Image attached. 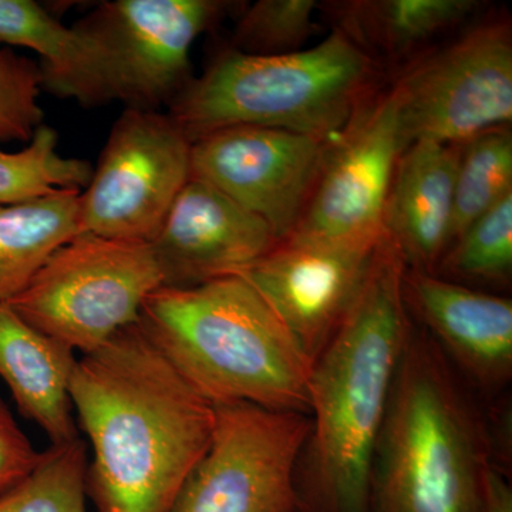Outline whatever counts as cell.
Masks as SVG:
<instances>
[{"label":"cell","instance_id":"obj_1","mask_svg":"<svg viewBox=\"0 0 512 512\" xmlns=\"http://www.w3.org/2000/svg\"><path fill=\"white\" fill-rule=\"evenodd\" d=\"M70 402L90 444L97 512H170L214 436V404L136 322L79 357Z\"/></svg>","mask_w":512,"mask_h":512},{"label":"cell","instance_id":"obj_2","mask_svg":"<svg viewBox=\"0 0 512 512\" xmlns=\"http://www.w3.org/2000/svg\"><path fill=\"white\" fill-rule=\"evenodd\" d=\"M407 264L386 232L362 288L312 365L308 481L320 512H367L377 439L412 333Z\"/></svg>","mask_w":512,"mask_h":512},{"label":"cell","instance_id":"obj_3","mask_svg":"<svg viewBox=\"0 0 512 512\" xmlns=\"http://www.w3.org/2000/svg\"><path fill=\"white\" fill-rule=\"evenodd\" d=\"M138 323L214 406L247 403L309 416L313 362L242 276L161 286L144 302Z\"/></svg>","mask_w":512,"mask_h":512},{"label":"cell","instance_id":"obj_4","mask_svg":"<svg viewBox=\"0 0 512 512\" xmlns=\"http://www.w3.org/2000/svg\"><path fill=\"white\" fill-rule=\"evenodd\" d=\"M484 420L439 346L413 326L377 439L375 512H485Z\"/></svg>","mask_w":512,"mask_h":512},{"label":"cell","instance_id":"obj_5","mask_svg":"<svg viewBox=\"0 0 512 512\" xmlns=\"http://www.w3.org/2000/svg\"><path fill=\"white\" fill-rule=\"evenodd\" d=\"M379 66L336 28L286 55L222 53L181 90L168 116L191 143L222 128H279L336 140L376 96Z\"/></svg>","mask_w":512,"mask_h":512},{"label":"cell","instance_id":"obj_6","mask_svg":"<svg viewBox=\"0 0 512 512\" xmlns=\"http://www.w3.org/2000/svg\"><path fill=\"white\" fill-rule=\"evenodd\" d=\"M161 286L150 242L82 232L9 303L33 328L86 355L138 322L144 302Z\"/></svg>","mask_w":512,"mask_h":512},{"label":"cell","instance_id":"obj_7","mask_svg":"<svg viewBox=\"0 0 512 512\" xmlns=\"http://www.w3.org/2000/svg\"><path fill=\"white\" fill-rule=\"evenodd\" d=\"M407 146H464L512 120V36L491 20L421 57L390 87Z\"/></svg>","mask_w":512,"mask_h":512},{"label":"cell","instance_id":"obj_8","mask_svg":"<svg viewBox=\"0 0 512 512\" xmlns=\"http://www.w3.org/2000/svg\"><path fill=\"white\" fill-rule=\"evenodd\" d=\"M214 436L170 512H293L308 414L215 406Z\"/></svg>","mask_w":512,"mask_h":512},{"label":"cell","instance_id":"obj_9","mask_svg":"<svg viewBox=\"0 0 512 512\" xmlns=\"http://www.w3.org/2000/svg\"><path fill=\"white\" fill-rule=\"evenodd\" d=\"M191 147L168 114L127 107L80 194V234L151 242L191 180Z\"/></svg>","mask_w":512,"mask_h":512},{"label":"cell","instance_id":"obj_10","mask_svg":"<svg viewBox=\"0 0 512 512\" xmlns=\"http://www.w3.org/2000/svg\"><path fill=\"white\" fill-rule=\"evenodd\" d=\"M406 147L393 90L376 94L333 141L311 198L288 237L377 244L384 235L394 171Z\"/></svg>","mask_w":512,"mask_h":512},{"label":"cell","instance_id":"obj_11","mask_svg":"<svg viewBox=\"0 0 512 512\" xmlns=\"http://www.w3.org/2000/svg\"><path fill=\"white\" fill-rule=\"evenodd\" d=\"M333 141L279 128H222L192 143L191 178L264 220L281 241L298 224Z\"/></svg>","mask_w":512,"mask_h":512},{"label":"cell","instance_id":"obj_12","mask_svg":"<svg viewBox=\"0 0 512 512\" xmlns=\"http://www.w3.org/2000/svg\"><path fill=\"white\" fill-rule=\"evenodd\" d=\"M379 242L333 244L288 237L239 276L254 286L315 362L362 288Z\"/></svg>","mask_w":512,"mask_h":512},{"label":"cell","instance_id":"obj_13","mask_svg":"<svg viewBox=\"0 0 512 512\" xmlns=\"http://www.w3.org/2000/svg\"><path fill=\"white\" fill-rule=\"evenodd\" d=\"M214 0H116L87 20L120 64L123 101L157 110L190 83L192 43L218 18Z\"/></svg>","mask_w":512,"mask_h":512},{"label":"cell","instance_id":"obj_14","mask_svg":"<svg viewBox=\"0 0 512 512\" xmlns=\"http://www.w3.org/2000/svg\"><path fill=\"white\" fill-rule=\"evenodd\" d=\"M278 242L264 220L191 178L150 245L163 286L192 288L244 274Z\"/></svg>","mask_w":512,"mask_h":512},{"label":"cell","instance_id":"obj_15","mask_svg":"<svg viewBox=\"0 0 512 512\" xmlns=\"http://www.w3.org/2000/svg\"><path fill=\"white\" fill-rule=\"evenodd\" d=\"M404 298L458 375L495 394L512 376V302L407 268Z\"/></svg>","mask_w":512,"mask_h":512},{"label":"cell","instance_id":"obj_16","mask_svg":"<svg viewBox=\"0 0 512 512\" xmlns=\"http://www.w3.org/2000/svg\"><path fill=\"white\" fill-rule=\"evenodd\" d=\"M0 43L36 52L56 96L86 107L123 101L119 60L89 22L69 28L32 0H0Z\"/></svg>","mask_w":512,"mask_h":512},{"label":"cell","instance_id":"obj_17","mask_svg":"<svg viewBox=\"0 0 512 512\" xmlns=\"http://www.w3.org/2000/svg\"><path fill=\"white\" fill-rule=\"evenodd\" d=\"M461 146L414 141L397 161L383 227L407 268L436 274L451 242Z\"/></svg>","mask_w":512,"mask_h":512},{"label":"cell","instance_id":"obj_18","mask_svg":"<svg viewBox=\"0 0 512 512\" xmlns=\"http://www.w3.org/2000/svg\"><path fill=\"white\" fill-rule=\"evenodd\" d=\"M77 357L0 302V377L18 409L50 444L79 439L69 386Z\"/></svg>","mask_w":512,"mask_h":512},{"label":"cell","instance_id":"obj_19","mask_svg":"<svg viewBox=\"0 0 512 512\" xmlns=\"http://www.w3.org/2000/svg\"><path fill=\"white\" fill-rule=\"evenodd\" d=\"M80 194L67 188L0 204V302L16 298L47 259L80 234Z\"/></svg>","mask_w":512,"mask_h":512},{"label":"cell","instance_id":"obj_20","mask_svg":"<svg viewBox=\"0 0 512 512\" xmlns=\"http://www.w3.org/2000/svg\"><path fill=\"white\" fill-rule=\"evenodd\" d=\"M343 30L367 55L404 57L456 29L476 0H355L332 6Z\"/></svg>","mask_w":512,"mask_h":512},{"label":"cell","instance_id":"obj_21","mask_svg":"<svg viewBox=\"0 0 512 512\" xmlns=\"http://www.w3.org/2000/svg\"><path fill=\"white\" fill-rule=\"evenodd\" d=\"M510 194H512L510 128L491 131L461 146L456 178H454L450 247L470 225Z\"/></svg>","mask_w":512,"mask_h":512},{"label":"cell","instance_id":"obj_22","mask_svg":"<svg viewBox=\"0 0 512 512\" xmlns=\"http://www.w3.org/2000/svg\"><path fill=\"white\" fill-rule=\"evenodd\" d=\"M55 128L42 124L28 146L15 153L0 148V204H19L57 190H82L92 178L89 161L63 157Z\"/></svg>","mask_w":512,"mask_h":512},{"label":"cell","instance_id":"obj_23","mask_svg":"<svg viewBox=\"0 0 512 512\" xmlns=\"http://www.w3.org/2000/svg\"><path fill=\"white\" fill-rule=\"evenodd\" d=\"M87 446L50 444L28 477L0 494V512H87Z\"/></svg>","mask_w":512,"mask_h":512},{"label":"cell","instance_id":"obj_24","mask_svg":"<svg viewBox=\"0 0 512 512\" xmlns=\"http://www.w3.org/2000/svg\"><path fill=\"white\" fill-rule=\"evenodd\" d=\"M511 274L512 194L454 241L434 275L457 284L507 285Z\"/></svg>","mask_w":512,"mask_h":512},{"label":"cell","instance_id":"obj_25","mask_svg":"<svg viewBox=\"0 0 512 512\" xmlns=\"http://www.w3.org/2000/svg\"><path fill=\"white\" fill-rule=\"evenodd\" d=\"M315 0H259L249 6L237 26L232 45L247 55L275 56L302 50L315 33Z\"/></svg>","mask_w":512,"mask_h":512},{"label":"cell","instance_id":"obj_26","mask_svg":"<svg viewBox=\"0 0 512 512\" xmlns=\"http://www.w3.org/2000/svg\"><path fill=\"white\" fill-rule=\"evenodd\" d=\"M43 87L39 64L10 49H0V141L29 143L42 126Z\"/></svg>","mask_w":512,"mask_h":512},{"label":"cell","instance_id":"obj_27","mask_svg":"<svg viewBox=\"0 0 512 512\" xmlns=\"http://www.w3.org/2000/svg\"><path fill=\"white\" fill-rule=\"evenodd\" d=\"M42 457L0 400V494L32 473Z\"/></svg>","mask_w":512,"mask_h":512},{"label":"cell","instance_id":"obj_28","mask_svg":"<svg viewBox=\"0 0 512 512\" xmlns=\"http://www.w3.org/2000/svg\"><path fill=\"white\" fill-rule=\"evenodd\" d=\"M485 512H512L510 487L495 468L491 470L490 477H488Z\"/></svg>","mask_w":512,"mask_h":512}]
</instances>
